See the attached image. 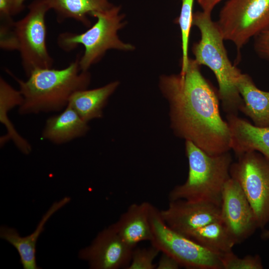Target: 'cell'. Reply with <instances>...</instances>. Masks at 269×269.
Segmentation results:
<instances>
[{
	"mask_svg": "<svg viewBox=\"0 0 269 269\" xmlns=\"http://www.w3.org/2000/svg\"><path fill=\"white\" fill-rule=\"evenodd\" d=\"M159 87L169 103L171 127L177 136L211 155L231 149L230 130L221 116L218 91L202 74L195 59H189L183 73L162 75Z\"/></svg>",
	"mask_w": 269,
	"mask_h": 269,
	"instance_id": "6da1fadb",
	"label": "cell"
},
{
	"mask_svg": "<svg viewBox=\"0 0 269 269\" xmlns=\"http://www.w3.org/2000/svg\"><path fill=\"white\" fill-rule=\"evenodd\" d=\"M80 55L66 67L56 69L39 68L33 71L26 81L6 71L18 83L23 97L18 112L21 115L58 112L66 108L71 95L86 89L91 81L90 74L81 70Z\"/></svg>",
	"mask_w": 269,
	"mask_h": 269,
	"instance_id": "7a4b0ae2",
	"label": "cell"
},
{
	"mask_svg": "<svg viewBox=\"0 0 269 269\" xmlns=\"http://www.w3.org/2000/svg\"><path fill=\"white\" fill-rule=\"evenodd\" d=\"M192 25L198 28L201 36L192 47L195 60L214 74L224 112L226 115H238L243 101L236 82L242 72L230 61L216 22L212 19L211 13L197 11L193 13Z\"/></svg>",
	"mask_w": 269,
	"mask_h": 269,
	"instance_id": "3957f363",
	"label": "cell"
},
{
	"mask_svg": "<svg viewBox=\"0 0 269 269\" xmlns=\"http://www.w3.org/2000/svg\"><path fill=\"white\" fill-rule=\"evenodd\" d=\"M188 161L187 178L169 192V201L184 199L203 201L221 206L225 184L231 177L232 157L229 151L218 155L207 154L194 143L185 141Z\"/></svg>",
	"mask_w": 269,
	"mask_h": 269,
	"instance_id": "277c9868",
	"label": "cell"
},
{
	"mask_svg": "<svg viewBox=\"0 0 269 269\" xmlns=\"http://www.w3.org/2000/svg\"><path fill=\"white\" fill-rule=\"evenodd\" d=\"M120 10L121 6L113 5L107 10L93 12L91 16L96 18L97 21L86 31L80 33L66 32L58 35L57 44L64 51H70L80 45L84 46V52L79 60L81 71H87L108 50L134 49L131 44L121 41L118 35V31L125 24Z\"/></svg>",
	"mask_w": 269,
	"mask_h": 269,
	"instance_id": "5b68a950",
	"label": "cell"
},
{
	"mask_svg": "<svg viewBox=\"0 0 269 269\" xmlns=\"http://www.w3.org/2000/svg\"><path fill=\"white\" fill-rule=\"evenodd\" d=\"M28 8L27 14L13 24L15 50L19 52L27 77L35 69L52 68L53 64L46 44L45 15L50 10L47 1L34 0Z\"/></svg>",
	"mask_w": 269,
	"mask_h": 269,
	"instance_id": "8992f818",
	"label": "cell"
},
{
	"mask_svg": "<svg viewBox=\"0 0 269 269\" xmlns=\"http://www.w3.org/2000/svg\"><path fill=\"white\" fill-rule=\"evenodd\" d=\"M216 22L224 40L239 53L252 38L269 30V0H228Z\"/></svg>",
	"mask_w": 269,
	"mask_h": 269,
	"instance_id": "52a82bcc",
	"label": "cell"
},
{
	"mask_svg": "<svg viewBox=\"0 0 269 269\" xmlns=\"http://www.w3.org/2000/svg\"><path fill=\"white\" fill-rule=\"evenodd\" d=\"M150 221L153 237L151 244L160 252L172 257L180 267L190 269H223L221 255L170 229L162 220L160 210L152 205Z\"/></svg>",
	"mask_w": 269,
	"mask_h": 269,
	"instance_id": "ba28073f",
	"label": "cell"
},
{
	"mask_svg": "<svg viewBox=\"0 0 269 269\" xmlns=\"http://www.w3.org/2000/svg\"><path fill=\"white\" fill-rule=\"evenodd\" d=\"M230 169L254 211L259 228L269 223V159L257 151L237 156Z\"/></svg>",
	"mask_w": 269,
	"mask_h": 269,
	"instance_id": "9c48e42d",
	"label": "cell"
},
{
	"mask_svg": "<svg viewBox=\"0 0 269 269\" xmlns=\"http://www.w3.org/2000/svg\"><path fill=\"white\" fill-rule=\"evenodd\" d=\"M221 218L238 244L250 237L259 228L250 202L239 183L230 177L222 194Z\"/></svg>",
	"mask_w": 269,
	"mask_h": 269,
	"instance_id": "30bf717a",
	"label": "cell"
},
{
	"mask_svg": "<svg viewBox=\"0 0 269 269\" xmlns=\"http://www.w3.org/2000/svg\"><path fill=\"white\" fill-rule=\"evenodd\" d=\"M134 249L123 240L112 224L82 249L79 257L88 261L92 269H127Z\"/></svg>",
	"mask_w": 269,
	"mask_h": 269,
	"instance_id": "8fae6325",
	"label": "cell"
},
{
	"mask_svg": "<svg viewBox=\"0 0 269 269\" xmlns=\"http://www.w3.org/2000/svg\"><path fill=\"white\" fill-rule=\"evenodd\" d=\"M160 214L170 229L184 236L211 222L221 220L220 206L203 201H170L167 208L160 210Z\"/></svg>",
	"mask_w": 269,
	"mask_h": 269,
	"instance_id": "7c38bea8",
	"label": "cell"
},
{
	"mask_svg": "<svg viewBox=\"0 0 269 269\" xmlns=\"http://www.w3.org/2000/svg\"><path fill=\"white\" fill-rule=\"evenodd\" d=\"M231 149L237 156L257 151L269 159V126L258 127L238 115H226Z\"/></svg>",
	"mask_w": 269,
	"mask_h": 269,
	"instance_id": "4fadbf2b",
	"label": "cell"
},
{
	"mask_svg": "<svg viewBox=\"0 0 269 269\" xmlns=\"http://www.w3.org/2000/svg\"><path fill=\"white\" fill-rule=\"evenodd\" d=\"M151 206V204L146 201L132 204L113 224L123 240L133 248L140 242H151L153 240L150 221Z\"/></svg>",
	"mask_w": 269,
	"mask_h": 269,
	"instance_id": "5bb4252c",
	"label": "cell"
},
{
	"mask_svg": "<svg viewBox=\"0 0 269 269\" xmlns=\"http://www.w3.org/2000/svg\"><path fill=\"white\" fill-rule=\"evenodd\" d=\"M70 201L65 197L54 202L43 216L35 230L30 235L23 237L14 228L2 226L0 229V237L12 245L17 251L20 262L24 269H39L36 262V244L41 233L44 230L45 224L57 211Z\"/></svg>",
	"mask_w": 269,
	"mask_h": 269,
	"instance_id": "9a60e30c",
	"label": "cell"
},
{
	"mask_svg": "<svg viewBox=\"0 0 269 269\" xmlns=\"http://www.w3.org/2000/svg\"><path fill=\"white\" fill-rule=\"evenodd\" d=\"M236 85L243 101L240 112L250 118L254 125L269 126V92L258 88L246 73L239 75Z\"/></svg>",
	"mask_w": 269,
	"mask_h": 269,
	"instance_id": "2e32d148",
	"label": "cell"
},
{
	"mask_svg": "<svg viewBox=\"0 0 269 269\" xmlns=\"http://www.w3.org/2000/svg\"><path fill=\"white\" fill-rule=\"evenodd\" d=\"M87 123L67 105L61 113L46 120L41 136L57 144L66 143L84 135L89 130Z\"/></svg>",
	"mask_w": 269,
	"mask_h": 269,
	"instance_id": "e0dca14e",
	"label": "cell"
},
{
	"mask_svg": "<svg viewBox=\"0 0 269 269\" xmlns=\"http://www.w3.org/2000/svg\"><path fill=\"white\" fill-rule=\"evenodd\" d=\"M119 84L118 81H114L96 89L77 91L70 97L68 105L87 123L101 118L103 116L102 110L108 98Z\"/></svg>",
	"mask_w": 269,
	"mask_h": 269,
	"instance_id": "ac0fdd59",
	"label": "cell"
},
{
	"mask_svg": "<svg viewBox=\"0 0 269 269\" xmlns=\"http://www.w3.org/2000/svg\"><path fill=\"white\" fill-rule=\"evenodd\" d=\"M50 9L56 14L58 22L73 19L86 26H90L88 16L95 12L102 11L113 5L108 0H46Z\"/></svg>",
	"mask_w": 269,
	"mask_h": 269,
	"instance_id": "d6986e66",
	"label": "cell"
},
{
	"mask_svg": "<svg viewBox=\"0 0 269 269\" xmlns=\"http://www.w3.org/2000/svg\"><path fill=\"white\" fill-rule=\"evenodd\" d=\"M185 236L219 255L232 251L233 247L237 244L222 220L211 222Z\"/></svg>",
	"mask_w": 269,
	"mask_h": 269,
	"instance_id": "ffe728a7",
	"label": "cell"
},
{
	"mask_svg": "<svg viewBox=\"0 0 269 269\" xmlns=\"http://www.w3.org/2000/svg\"><path fill=\"white\" fill-rule=\"evenodd\" d=\"M181 7L177 19L181 36L182 58L181 73L186 70L189 60L188 43L193 20V7L194 0H180Z\"/></svg>",
	"mask_w": 269,
	"mask_h": 269,
	"instance_id": "44dd1931",
	"label": "cell"
},
{
	"mask_svg": "<svg viewBox=\"0 0 269 269\" xmlns=\"http://www.w3.org/2000/svg\"><path fill=\"white\" fill-rule=\"evenodd\" d=\"M223 269H263L264 266L260 256L247 255L238 257L233 251L221 255Z\"/></svg>",
	"mask_w": 269,
	"mask_h": 269,
	"instance_id": "7402d4cb",
	"label": "cell"
},
{
	"mask_svg": "<svg viewBox=\"0 0 269 269\" xmlns=\"http://www.w3.org/2000/svg\"><path fill=\"white\" fill-rule=\"evenodd\" d=\"M160 252L159 250L152 244L148 248L135 247L127 269H156L157 265L154 264L153 261Z\"/></svg>",
	"mask_w": 269,
	"mask_h": 269,
	"instance_id": "603a6c76",
	"label": "cell"
},
{
	"mask_svg": "<svg viewBox=\"0 0 269 269\" xmlns=\"http://www.w3.org/2000/svg\"><path fill=\"white\" fill-rule=\"evenodd\" d=\"M254 49L261 59L269 62V30L254 38Z\"/></svg>",
	"mask_w": 269,
	"mask_h": 269,
	"instance_id": "cb8c5ba5",
	"label": "cell"
},
{
	"mask_svg": "<svg viewBox=\"0 0 269 269\" xmlns=\"http://www.w3.org/2000/svg\"><path fill=\"white\" fill-rule=\"evenodd\" d=\"M156 269H178L180 267L178 262L170 255L161 252Z\"/></svg>",
	"mask_w": 269,
	"mask_h": 269,
	"instance_id": "d4e9b609",
	"label": "cell"
},
{
	"mask_svg": "<svg viewBox=\"0 0 269 269\" xmlns=\"http://www.w3.org/2000/svg\"><path fill=\"white\" fill-rule=\"evenodd\" d=\"M12 15V0H0V22L13 20Z\"/></svg>",
	"mask_w": 269,
	"mask_h": 269,
	"instance_id": "484cf974",
	"label": "cell"
},
{
	"mask_svg": "<svg viewBox=\"0 0 269 269\" xmlns=\"http://www.w3.org/2000/svg\"><path fill=\"white\" fill-rule=\"evenodd\" d=\"M222 0H197L203 11L211 13L216 5Z\"/></svg>",
	"mask_w": 269,
	"mask_h": 269,
	"instance_id": "4316f807",
	"label": "cell"
},
{
	"mask_svg": "<svg viewBox=\"0 0 269 269\" xmlns=\"http://www.w3.org/2000/svg\"><path fill=\"white\" fill-rule=\"evenodd\" d=\"M25 0H12V15H15L21 12L24 7Z\"/></svg>",
	"mask_w": 269,
	"mask_h": 269,
	"instance_id": "83f0119b",
	"label": "cell"
},
{
	"mask_svg": "<svg viewBox=\"0 0 269 269\" xmlns=\"http://www.w3.org/2000/svg\"><path fill=\"white\" fill-rule=\"evenodd\" d=\"M261 238L263 240H269V229L264 230L261 234Z\"/></svg>",
	"mask_w": 269,
	"mask_h": 269,
	"instance_id": "f1b7e54d",
	"label": "cell"
}]
</instances>
